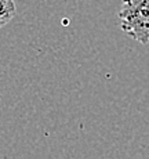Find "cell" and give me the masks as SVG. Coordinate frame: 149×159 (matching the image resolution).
Listing matches in <instances>:
<instances>
[{
    "mask_svg": "<svg viewBox=\"0 0 149 159\" xmlns=\"http://www.w3.org/2000/svg\"><path fill=\"white\" fill-rule=\"evenodd\" d=\"M119 18L124 33L142 44L149 43V0H121Z\"/></svg>",
    "mask_w": 149,
    "mask_h": 159,
    "instance_id": "6da1fadb",
    "label": "cell"
},
{
    "mask_svg": "<svg viewBox=\"0 0 149 159\" xmlns=\"http://www.w3.org/2000/svg\"><path fill=\"white\" fill-rule=\"evenodd\" d=\"M17 14L14 0H0V29L6 26Z\"/></svg>",
    "mask_w": 149,
    "mask_h": 159,
    "instance_id": "7a4b0ae2",
    "label": "cell"
}]
</instances>
